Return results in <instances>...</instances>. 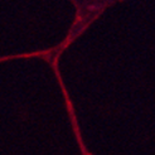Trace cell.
Segmentation results:
<instances>
[]
</instances>
